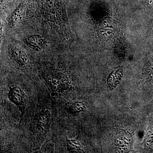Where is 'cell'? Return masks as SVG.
<instances>
[{"instance_id":"6da1fadb","label":"cell","mask_w":153,"mask_h":153,"mask_svg":"<svg viewBox=\"0 0 153 153\" xmlns=\"http://www.w3.org/2000/svg\"><path fill=\"white\" fill-rule=\"evenodd\" d=\"M51 112L48 109H42L37 112L34 120L36 133L40 135L46 134L50 127Z\"/></svg>"},{"instance_id":"7a4b0ae2","label":"cell","mask_w":153,"mask_h":153,"mask_svg":"<svg viewBox=\"0 0 153 153\" xmlns=\"http://www.w3.org/2000/svg\"><path fill=\"white\" fill-rule=\"evenodd\" d=\"M9 98L19 108L22 113V117L25 114L28 105V98L24 91L19 86L11 88L8 93Z\"/></svg>"},{"instance_id":"3957f363","label":"cell","mask_w":153,"mask_h":153,"mask_svg":"<svg viewBox=\"0 0 153 153\" xmlns=\"http://www.w3.org/2000/svg\"><path fill=\"white\" fill-rule=\"evenodd\" d=\"M46 79L49 87L54 91L62 92L66 91L69 88L68 79L64 74L57 73L48 76Z\"/></svg>"},{"instance_id":"277c9868","label":"cell","mask_w":153,"mask_h":153,"mask_svg":"<svg viewBox=\"0 0 153 153\" xmlns=\"http://www.w3.org/2000/svg\"><path fill=\"white\" fill-rule=\"evenodd\" d=\"M76 141L74 140H67L66 147L67 148L68 151L70 152H74V151L79 149V148L80 147V146H79V143Z\"/></svg>"}]
</instances>
